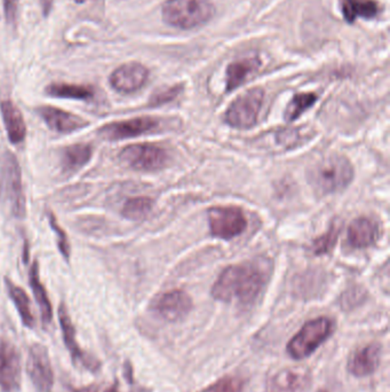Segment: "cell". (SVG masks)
Wrapping results in <instances>:
<instances>
[{
	"label": "cell",
	"mask_w": 390,
	"mask_h": 392,
	"mask_svg": "<svg viewBox=\"0 0 390 392\" xmlns=\"http://www.w3.org/2000/svg\"><path fill=\"white\" fill-rule=\"evenodd\" d=\"M264 280L261 270L252 262L231 265L217 278L212 288V296L217 301L247 305L260 295Z\"/></svg>",
	"instance_id": "obj_1"
},
{
	"label": "cell",
	"mask_w": 390,
	"mask_h": 392,
	"mask_svg": "<svg viewBox=\"0 0 390 392\" xmlns=\"http://www.w3.org/2000/svg\"><path fill=\"white\" fill-rule=\"evenodd\" d=\"M0 201L14 218H25L27 199L22 171L15 154L7 148L0 150Z\"/></svg>",
	"instance_id": "obj_2"
},
{
	"label": "cell",
	"mask_w": 390,
	"mask_h": 392,
	"mask_svg": "<svg viewBox=\"0 0 390 392\" xmlns=\"http://www.w3.org/2000/svg\"><path fill=\"white\" fill-rule=\"evenodd\" d=\"M354 177V169L346 158L331 155L316 162L308 171L309 183L319 195L337 193Z\"/></svg>",
	"instance_id": "obj_3"
},
{
	"label": "cell",
	"mask_w": 390,
	"mask_h": 392,
	"mask_svg": "<svg viewBox=\"0 0 390 392\" xmlns=\"http://www.w3.org/2000/svg\"><path fill=\"white\" fill-rule=\"evenodd\" d=\"M334 332V323L327 316L309 320L299 332L289 340L287 352L294 360L310 357L321 345L324 344Z\"/></svg>",
	"instance_id": "obj_4"
},
{
	"label": "cell",
	"mask_w": 390,
	"mask_h": 392,
	"mask_svg": "<svg viewBox=\"0 0 390 392\" xmlns=\"http://www.w3.org/2000/svg\"><path fill=\"white\" fill-rule=\"evenodd\" d=\"M213 14L214 7L210 0H167L163 6L165 22L176 28L203 26Z\"/></svg>",
	"instance_id": "obj_5"
},
{
	"label": "cell",
	"mask_w": 390,
	"mask_h": 392,
	"mask_svg": "<svg viewBox=\"0 0 390 392\" xmlns=\"http://www.w3.org/2000/svg\"><path fill=\"white\" fill-rule=\"evenodd\" d=\"M263 91L252 89L240 95L229 106L224 120L236 129H250L257 123L263 102Z\"/></svg>",
	"instance_id": "obj_6"
},
{
	"label": "cell",
	"mask_w": 390,
	"mask_h": 392,
	"mask_svg": "<svg viewBox=\"0 0 390 392\" xmlns=\"http://www.w3.org/2000/svg\"><path fill=\"white\" fill-rule=\"evenodd\" d=\"M211 233L222 240L238 237L247 227V220L242 209L237 206H214L208 210Z\"/></svg>",
	"instance_id": "obj_7"
},
{
	"label": "cell",
	"mask_w": 390,
	"mask_h": 392,
	"mask_svg": "<svg viewBox=\"0 0 390 392\" xmlns=\"http://www.w3.org/2000/svg\"><path fill=\"white\" fill-rule=\"evenodd\" d=\"M120 160L129 168L138 171H156L164 168L167 154L164 149L151 144H133L120 153Z\"/></svg>",
	"instance_id": "obj_8"
},
{
	"label": "cell",
	"mask_w": 390,
	"mask_h": 392,
	"mask_svg": "<svg viewBox=\"0 0 390 392\" xmlns=\"http://www.w3.org/2000/svg\"><path fill=\"white\" fill-rule=\"evenodd\" d=\"M27 372L39 392H52L54 386V372L50 354L45 345L35 343L29 349Z\"/></svg>",
	"instance_id": "obj_9"
},
{
	"label": "cell",
	"mask_w": 390,
	"mask_h": 392,
	"mask_svg": "<svg viewBox=\"0 0 390 392\" xmlns=\"http://www.w3.org/2000/svg\"><path fill=\"white\" fill-rule=\"evenodd\" d=\"M158 125L159 122L156 118L142 116V118L116 120V122L104 124L99 127L96 133L102 139L117 141V140L131 139L142 136L145 133L151 132L156 130Z\"/></svg>",
	"instance_id": "obj_10"
},
{
	"label": "cell",
	"mask_w": 390,
	"mask_h": 392,
	"mask_svg": "<svg viewBox=\"0 0 390 392\" xmlns=\"http://www.w3.org/2000/svg\"><path fill=\"white\" fill-rule=\"evenodd\" d=\"M21 373V354L16 345L8 340H0V391H19Z\"/></svg>",
	"instance_id": "obj_11"
},
{
	"label": "cell",
	"mask_w": 390,
	"mask_h": 392,
	"mask_svg": "<svg viewBox=\"0 0 390 392\" xmlns=\"http://www.w3.org/2000/svg\"><path fill=\"white\" fill-rule=\"evenodd\" d=\"M192 309V300L186 291H167L152 303V310L161 319L168 323H178L185 319Z\"/></svg>",
	"instance_id": "obj_12"
},
{
	"label": "cell",
	"mask_w": 390,
	"mask_h": 392,
	"mask_svg": "<svg viewBox=\"0 0 390 392\" xmlns=\"http://www.w3.org/2000/svg\"><path fill=\"white\" fill-rule=\"evenodd\" d=\"M59 321H60L61 330H62L63 341L66 344L68 351L71 354L73 363H82L86 370L89 372H96L100 370V361L91 354L82 351L79 346L78 342L75 339V329L73 326V320L70 316L69 311L66 304L61 303L57 310Z\"/></svg>",
	"instance_id": "obj_13"
},
{
	"label": "cell",
	"mask_w": 390,
	"mask_h": 392,
	"mask_svg": "<svg viewBox=\"0 0 390 392\" xmlns=\"http://www.w3.org/2000/svg\"><path fill=\"white\" fill-rule=\"evenodd\" d=\"M36 113L44 120L50 130L57 133L68 134L82 130L89 125V122L85 118L53 106H39L36 108Z\"/></svg>",
	"instance_id": "obj_14"
},
{
	"label": "cell",
	"mask_w": 390,
	"mask_h": 392,
	"mask_svg": "<svg viewBox=\"0 0 390 392\" xmlns=\"http://www.w3.org/2000/svg\"><path fill=\"white\" fill-rule=\"evenodd\" d=\"M312 383L307 370L282 368L269 375L266 382L267 392H305Z\"/></svg>",
	"instance_id": "obj_15"
},
{
	"label": "cell",
	"mask_w": 390,
	"mask_h": 392,
	"mask_svg": "<svg viewBox=\"0 0 390 392\" xmlns=\"http://www.w3.org/2000/svg\"><path fill=\"white\" fill-rule=\"evenodd\" d=\"M149 71L143 64L129 62L118 66L110 75V85L115 91L129 94L138 91L148 79Z\"/></svg>",
	"instance_id": "obj_16"
},
{
	"label": "cell",
	"mask_w": 390,
	"mask_h": 392,
	"mask_svg": "<svg viewBox=\"0 0 390 392\" xmlns=\"http://www.w3.org/2000/svg\"><path fill=\"white\" fill-rule=\"evenodd\" d=\"M381 361V345L370 343L356 350L348 360V372L355 377H370L379 368Z\"/></svg>",
	"instance_id": "obj_17"
},
{
	"label": "cell",
	"mask_w": 390,
	"mask_h": 392,
	"mask_svg": "<svg viewBox=\"0 0 390 392\" xmlns=\"http://www.w3.org/2000/svg\"><path fill=\"white\" fill-rule=\"evenodd\" d=\"M0 113L8 140L13 145L22 144L27 138V125L22 111L10 99H5L0 102Z\"/></svg>",
	"instance_id": "obj_18"
},
{
	"label": "cell",
	"mask_w": 390,
	"mask_h": 392,
	"mask_svg": "<svg viewBox=\"0 0 390 392\" xmlns=\"http://www.w3.org/2000/svg\"><path fill=\"white\" fill-rule=\"evenodd\" d=\"M379 237V227L372 219L359 217L348 228V242L352 248L363 249L371 247Z\"/></svg>",
	"instance_id": "obj_19"
},
{
	"label": "cell",
	"mask_w": 390,
	"mask_h": 392,
	"mask_svg": "<svg viewBox=\"0 0 390 392\" xmlns=\"http://www.w3.org/2000/svg\"><path fill=\"white\" fill-rule=\"evenodd\" d=\"M93 148L89 144H73L62 149L60 155L61 169L64 174H73L89 163Z\"/></svg>",
	"instance_id": "obj_20"
},
{
	"label": "cell",
	"mask_w": 390,
	"mask_h": 392,
	"mask_svg": "<svg viewBox=\"0 0 390 392\" xmlns=\"http://www.w3.org/2000/svg\"><path fill=\"white\" fill-rule=\"evenodd\" d=\"M29 284L35 296L39 310H41V321L48 325L53 319V307L48 298V290L41 281L39 276V262L34 260L29 270Z\"/></svg>",
	"instance_id": "obj_21"
},
{
	"label": "cell",
	"mask_w": 390,
	"mask_h": 392,
	"mask_svg": "<svg viewBox=\"0 0 390 392\" xmlns=\"http://www.w3.org/2000/svg\"><path fill=\"white\" fill-rule=\"evenodd\" d=\"M261 62L258 57H247L229 64L226 69V91L237 89L259 69Z\"/></svg>",
	"instance_id": "obj_22"
},
{
	"label": "cell",
	"mask_w": 390,
	"mask_h": 392,
	"mask_svg": "<svg viewBox=\"0 0 390 392\" xmlns=\"http://www.w3.org/2000/svg\"><path fill=\"white\" fill-rule=\"evenodd\" d=\"M5 286H6L8 296L19 312L23 325L28 328H32L35 326V316L32 314L31 302H30L28 294L25 293L22 287L15 285L10 279L5 278Z\"/></svg>",
	"instance_id": "obj_23"
},
{
	"label": "cell",
	"mask_w": 390,
	"mask_h": 392,
	"mask_svg": "<svg viewBox=\"0 0 390 392\" xmlns=\"http://www.w3.org/2000/svg\"><path fill=\"white\" fill-rule=\"evenodd\" d=\"M46 94L53 98L71 99V100H89L94 97V90L91 86L53 83L46 86Z\"/></svg>",
	"instance_id": "obj_24"
},
{
	"label": "cell",
	"mask_w": 390,
	"mask_h": 392,
	"mask_svg": "<svg viewBox=\"0 0 390 392\" xmlns=\"http://www.w3.org/2000/svg\"><path fill=\"white\" fill-rule=\"evenodd\" d=\"M377 12L379 7L373 0H343L342 13L348 22H354L359 16L372 19Z\"/></svg>",
	"instance_id": "obj_25"
},
{
	"label": "cell",
	"mask_w": 390,
	"mask_h": 392,
	"mask_svg": "<svg viewBox=\"0 0 390 392\" xmlns=\"http://www.w3.org/2000/svg\"><path fill=\"white\" fill-rule=\"evenodd\" d=\"M154 206V201L147 196H138L127 200L123 208H122V216L124 218L138 222L145 219L150 214Z\"/></svg>",
	"instance_id": "obj_26"
},
{
	"label": "cell",
	"mask_w": 390,
	"mask_h": 392,
	"mask_svg": "<svg viewBox=\"0 0 390 392\" xmlns=\"http://www.w3.org/2000/svg\"><path fill=\"white\" fill-rule=\"evenodd\" d=\"M317 102V95L315 93H299L293 97L285 109V120L293 122L298 120L305 111H308Z\"/></svg>",
	"instance_id": "obj_27"
},
{
	"label": "cell",
	"mask_w": 390,
	"mask_h": 392,
	"mask_svg": "<svg viewBox=\"0 0 390 392\" xmlns=\"http://www.w3.org/2000/svg\"><path fill=\"white\" fill-rule=\"evenodd\" d=\"M46 217H48L50 227L54 232V234L57 237V249L60 251L61 256L66 262H70L71 258V246H70L69 237L66 234V231L63 230L62 226L59 224L57 216L54 215L53 211H46Z\"/></svg>",
	"instance_id": "obj_28"
},
{
	"label": "cell",
	"mask_w": 390,
	"mask_h": 392,
	"mask_svg": "<svg viewBox=\"0 0 390 392\" xmlns=\"http://www.w3.org/2000/svg\"><path fill=\"white\" fill-rule=\"evenodd\" d=\"M340 234V225L333 224L331 226L330 230L318 237L312 242V251L315 255H325L332 251L335 244H337L338 237Z\"/></svg>",
	"instance_id": "obj_29"
},
{
	"label": "cell",
	"mask_w": 390,
	"mask_h": 392,
	"mask_svg": "<svg viewBox=\"0 0 390 392\" xmlns=\"http://www.w3.org/2000/svg\"><path fill=\"white\" fill-rule=\"evenodd\" d=\"M245 382L242 377L226 375L221 377L211 386L205 388L201 392H243Z\"/></svg>",
	"instance_id": "obj_30"
},
{
	"label": "cell",
	"mask_w": 390,
	"mask_h": 392,
	"mask_svg": "<svg viewBox=\"0 0 390 392\" xmlns=\"http://www.w3.org/2000/svg\"><path fill=\"white\" fill-rule=\"evenodd\" d=\"M180 88H170V89L161 90V91L156 92L150 99V105L159 106L166 102H170L175 99L176 95L179 94Z\"/></svg>",
	"instance_id": "obj_31"
},
{
	"label": "cell",
	"mask_w": 390,
	"mask_h": 392,
	"mask_svg": "<svg viewBox=\"0 0 390 392\" xmlns=\"http://www.w3.org/2000/svg\"><path fill=\"white\" fill-rule=\"evenodd\" d=\"M3 12L7 22L14 24L17 16V0H3Z\"/></svg>",
	"instance_id": "obj_32"
},
{
	"label": "cell",
	"mask_w": 390,
	"mask_h": 392,
	"mask_svg": "<svg viewBox=\"0 0 390 392\" xmlns=\"http://www.w3.org/2000/svg\"><path fill=\"white\" fill-rule=\"evenodd\" d=\"M39 4H41V10H43L44 16L50 15L52 7H53V0H39Z\"/></svg>",
	"instance_id": "obj_33"
},
{
	"label": "cell",
	"mask_w": 390,
	"mask_h": 392,
	"mask_svg": "<svg viewBox=\"0 0 390 392\" xmlns=\"http://www.w3.org/2000/svg\"><path fill=\"white\" fill-rule=\"evenodd\" d=\"M73 392H98V388L95 384H91V386H82V388H79V389H75Z\"/></svg>",
	"instance_id": "obj_34"
},
{
	"label": "cell",
	"mask_w": 390,
	"mask_h": 392,
	"mask_svg": "<svg viewBox=\"0 0 390 392\" xmlns=\"http://www.w3.org/2000/svg\"><path fill=\"white\" fill-rule=\"evenodd\" d=\"M131 386H132V389H131V392H151L148 388H145V386H140V384H134V381L131 383Z\"/></svg>",
	"instance_id": "obj_35"
},
{
	"label": "cell",
	"mask_w": 390,
	"mask_h": 392,
	"mask_svg": "<svg viewBox=\"0 0 390 392\" xmlns=\"http://www.w3.org/2000/svg\"><path fill=\"white\" fill-rule=\"evenodd\" d=\"M104 392H120V390H118V386H117V383H115L113 386H111L110 388H108V389Z\"/></svg>",
	"instance_id": "obj_36"
},
{
	"label": "cell",
	"mask_w": 390,
	"mask_h": 392,
	"mask_svg": "<svg viewBox=\"0 0 390 392\" xmlns=\"http://www.w3.org/2000/svg\"><path fill=\"white\" fill-rule=\"evenodd\" d=\"M75 1L77 4H84L85 3L86 0H75Z\"/></svg>",
	"instance_id": "obj_37"
}]
</instances>
